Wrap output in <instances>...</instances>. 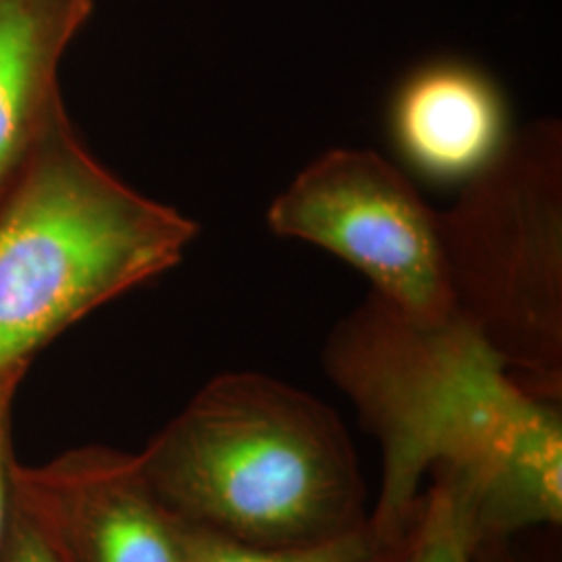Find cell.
Here are the masks:
<instances>
[{
  "label": "cell",
  "mask_w": 562,
  "mask_h": 562,
  "mask_svg": "<svg viewBox=\"0 0 562 562\" xmlns=\"http://www.w3.org/2000/svg\"><path fill=\"white\" fill-rule=\"evenodd\" d=\"M322 359L382 452L371 519L408 529L440 473L464 490L475 540L561 527V402L527 392L459 315L427 322L371 292Z\"/></svg>",
  "instance_id": "obj_1"
},
{
  "label": "cell",
  "mask_w": 562,
  "mask_h": 562,
  "mask_svg": "<svg viewBox=\"0 0 562 562\" xmlns=\"http://www.w3.org/2000/svg\"><path fill=\"white\" fill-rule=\"evenodd\" d=\"M181 522L248 546H308L369 519L367 483L331 406L278 378H213L138 452Z\"/></svg>",
  "instance_id": "obj_2"
},
{
  "label": "cell",
  "mask_w": 562,
  "mask_h": 562,
  "mask_svg": "<svg viewBox=\"0 0 562 562\" xmlns=\"http://www.w3.org/2000/svg\"><path fill=\"white\" fill-rule=\"evenodd\" d=\"M196 234L97 161L65 113L0 194V375L176 267Z\"/></svg>",
  "instance_id": "obj_3"
},
{
  "label": "cell",
  "mask_w": 562,
  "mask_h": 562,
  "mask_svg": "<svg viewBox=\"0 0 562 562\" xmlns=\"http://www.w3.org/2000/svg\"><path fill=\"white\" fill-rule=\"evenodd\" d=\"M438 223L454 313L527 392L561 402V125L508 138Z\"/></svg>",
  "instance_id": "obj_4"
},
{
  "label": "cell",
  "mask_w": 562,
  "mask_h": 562,
  "mask_svg": "<svg viewBox=\"0 0 562 562\" xmlns=\"http://www.w3.org/2000/svg\"><path fill=\"white\" fill-rule=\"evenodd\" d=\"M267 223L281 238L350 262L371 281V292L413 317L457 315L438 213L373 150L334 148L317 157L271 202Z\"/></svg>",
  "instance_id": "obj_5"
},
{
  "label": "cell",
  "mask_w": 562,
  "mask_h": 562,
  "mask_svg": "<svg viewBox=\"0 0 562 562\" xmlns=\"http://www.w3.org/2000/svg\"><path fill=\"white\" fill-rule=\"evenodd\" d=\"M11 482L15 501L69 562H181L180 521L138 454L83 446L36 467L13 462Z\"/></svg>",
  "instance_id": "obj_6"
},
{
  "label": "cell",
  "mask_w": 562,
  "mask_h": 562,
  "mask_svg": "<svg viewBox=\"0 0 562 562\" xmlns=\"http://www.w3.org/2000/svg\"><path fill=\"white\" fill-rule=\"evenodd\" d=\"M498 88L464 60H431L402 81L390 111L402 159L423 178L469 181L506 144Z\"/></svg>",
  "instance_id": "obj_7"
},
{
  "label": "cell",
  "mask_w": 562,
  "mask_h": 562,
  "mask_svg": "<svg viewBox=\"0 0 562 562\" xmlns=\"http://www.w3.org/2000/svg\"><path fill=\"white\" fill-rule=\"evenodd\" d=\"M94 0H0V194L63 117L59 67Z\"/></svg>",
  "instance_id": "obj_8"
},
{
  "label": "cell",
  "mask_w": 562,
  "mask_h": 562,
  "mask_svg": "<svg viewBox=\"0 0 562 562\" xmlns=\"http://www.w3.org/2000/svg\"><path fill=\"white\" fill-rule=\"evenodd\" d=\"M415 525L387 529L369 515L361 527L325 542L248 546L180 521L181 562H404Z\"/></svg>",
  "instance_id": "obj_9"
},
{
  "label": "cell",
  "mask_w": 562,
  "mask_h": 562,
  "mask_svg": "<svg viewBox=\"0 0 562 562\" xmlns=\"http://www.w3.org/2000/svg\"><path fill=\"white\" fill-rule=\"evenodd\" d=\"M404 562H471L473 515L459 483L431 475Z\"/></svg>",
  "instance_id": "obj_10"
},
{
  "label": "cell",
  "mask_w": 562,
  "mask_h": 562,
  "mask_svg": "<svg viewBox=\"0 0 562 562\" xmlns=\"http://www.w3.org/2000/svg\"><path fill=\"white\" fill-rule=\"evenodd\" d=\"M561 527L487 536L471 546V562H561Z\"/></svg>",
  "instance_id": "obj_11"
},
{
  "label": "cell",
  "mask_w": 562,
  "mask_h": 562,
  "mask_svg": "<svg viewBox=\"0 0 562 562\" xmlns=\"http://www.w3.org/2000/svg\"><path fill=\"white\" fill-rule=\"evenodd\" d=\"M0 562H69L44 533L36 519L13 496L11 521L0 550Z\"/></svg>",
  "instance_id": "obj_12"
},
{
  "label": "cell",
  "mask_w": 562,
  "mask_h": 562,
  "mask_svg": "<svg viewBox=\"0 0 562 562\" xmlns=\"http://www.w3.org/2000/svg\"><path fill=\"white\" fill-rule=\"evenodd\" d=\"M27 369H18L0 375V550L7 538V529L13 510V454H11V411L21 380Z\"/></svg>",
  "instance_id": "obj_13"
}]
</instances>
